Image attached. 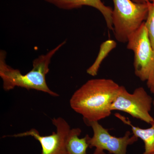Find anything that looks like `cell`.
Returning <instances> with one entry per match:
<instances>
[{
    "label": "cell",
    "instance_id": "14",
    "mask_svg": "<svg viewBox=\"0 0 154 154\" xmlns=\"http://www.w3.org/2000/svg\"><path fill=\"white\" fill-rule=\"evenodd\" d=\"M133 2L137 3H146L152 2L154 0H132Z\"/></svg>",
    "mask_w": 154,
    "mask_h": 154
},
{
    "label": "cell",
    "instance_id": "16",
    "mask_svg": "<svg viewBox=\"0 0 154 154\" xmlns=\"http://www.w3.org/2000/svg\"><path fill=\"white\" fill-rule=\"evenodd\" d=\"M153 106L154 107V99L153 100Z\"/></svg>",
    "mask_w": 154,
    "mask_h": 154
},
{
    "label": "cell",
    "instance_id": "2",
    "mask_svg": "<svg viewBox=\"0 0 154 154\" xmlns=\"http://www.w3.org/2000/svg\"><path fill=\"white\" fill-rule=\"evenodd\" d=\"M66 40L46 54L39 56L33 62V68L26 74L23 75L18 69L11 67L6 63L7 53L5 51H0V77L3 81L5 91H10L16 87L28 90H35L47 93L54 97L59 95L50 90L46 81V76L49 72L51 58L66 43Z\"/></svg>",
    "mask_w": 154,
    "mask_h": 154
},
{
    "label": "cell",
    "instance_id": "5",
    "mask_svg": "<svg viewBox=\"0 0 154 154\" xmlns=\"http://www.w3.org/2000/svg\"><path fill=\"white\" fill-rule=\"evenodd\" d=\"M153 100L143 87L136 88L131 94L124 86H120L111 109L112 111L125 112L134 118L152 125L154 123V119L150 112Z\"/></svg>",
    "mask_w": 154,
    "mask_h": 154
},
{
    "label": "cell",
    "instance_id": "1",
    "mask_svg": "<svg viewBox=\"0 0 154 154\" xmlns=\"http://www.w3.org/2000/svg\"><path fill=\"white\" fill-rule=\"evenodd\" d=\"M120 86L110 79L89 80L74 93L70 105L82 116L84 122L98 121L109 117Z\"/></svg>",
    "mask_w": 154,
    "mask_h": 154
},
{
    "label": "cell",
    "instance_id": "3",
    "mask_svg": "<svg viewBox=\"0 0 154 154\" xmlns=\"http://www.w3.org/2000/svg\"><path fill=\"white\" fill-rule=\"evenodd\" d=\"M113 31L116 40L127 42L130 35L145 22L149 12L148 3H137L132 0H113Z\"/></svg>",
    "mask_w": 154,
    "mask_h": 154
},
{
    "label": "cell",
    "instance_id": "9",
    "mask_svg": "<svg viewBox=\"0 0 154 154\" xmlns=\"http://www.w3.org/2000/svg\"><path fill=\"white\" fill-rule=\"evenodd\" d=\"M114 115L124 124L130 126L133 134L143 140L145 146L143 154H149L154 152V123L149 128L144 129L134 125L129 119L124 116L118 113H115Z\"/></svg>",
    "mask_w": 154,
    "mask_h": 154
},
{
    "label": "cell",
    "instance_id": "6",
    "mask_svg": "<svg viewBox=\"0 0 154 154\" xmlns=\"http://www.w3.org/2000/svg\"><path fill=\"white\" fill-rule=\"evenodd\" d=\"M88 126L91 127L94 132L92 137L88 140L89 148L95 147L93 154H106L107 151L111 154H127L128 146L136 142L138 138L128 131L122 137H116L110 134L108 130L103 127L98 121L85 122Z\"/></svg>",
    "mask_w": 154,
    "mask_h": 154
},
{
    "label": "cell",
    "instance_id": "15",
    "mask_svg": "<svg viewBox=\"0 0 154 154\" xmlns=\"http://www.w3.org/2000/svg\"><path fill=\"white\" fill-rule=\"evenodd\" d=\"M147 154H154V152H153L151 153Z\"/></svg>",
    "mask_w": 154,
    "mask_h": 154
},
{
    "label": "cell",
    "instance_id": "4",
    "mask_svg": "<svg viewBox=\"0 0 154 154\" xmlns=\"http://www.w3.org/2000/svg\"><path fill=\"white\" fill-rule=\"evenodd\" d=\"M127 48L134 53V74L143 82H148L154 75V51L145 22L130 35Z\"/></svg>",
    "mask_w": 154,
    "mask_h": 154
},
{
    "label": "cell",
    "instance_id": "11",
    "mask_svg": "<svg viewBox=\"0 0 154 154\" xmlns=\"http://www.w3.org/2000/svg\"><path fill=\"white\" fill-rule=\"evenodd\" d=\"M116 46V42L113 40L108 39L103 42L100 45L99 53L95 61L87 70V73L93 77L97 75L102 62Z\"/></svg>",
    "mask_w": 154,
    "mask_h": 154
},
{
    "label": "cell",
    "instance_id": "10",
    "mask_svg": "<svg viewBox=\"0 0 154 154\" xmlns=\"http://www.w3.org/2000/svg\"><path fill=\"white\" fill-rule=\"evenodd\" d=\"M82 130L79 128H72L69 132L66 141V150L68 154H88L87 150L89 148L88 140L90 136L86 135L80 138Z\"/></svg>",
    "mask_w": 154,
    "mask_h": 154
},
{
    "label": "cell",
    "instance_id": "13",
    "mask_svg": "<svg viewBox=\"0 0 154 154\" xmlns=\"http://www.w3.org/2000/svg\"><path fill=\"white\" fill-rule=\"evenodd\" d=\"M147 85L149 90L154 96V75L149 81L147 82Z\"/></svg>",
    "mask_w": 154,
    "mask_h": 154
},
{
    "label": "cell",
    "instance_id": "12",
    "mask_svg": "<svg viewBox=\"0 0 154 154\" xmlns=\"http://www.w3.org/2000/svg\"><path fill=\"white\" fill-rule=\"evenodd\" d=\"M149 12L145 23L154 51V1L148 2Z\"/></svg>",
    "mask_w": 154,
    "mask_h": 154
},
{
    "label": "cell",
    "instance_id": "7",
    "mask_svg": "<svg viewBox=\"0 0 154 154\" xmlns=\"http://www.w3.org/2000/svg\"><path fill=\"white\" fill-rule=\"evenodd\" d=\"M53 124L56 128V131L48 136H42L36 129L12 135L5 136L3 137H22L31 136L38 141L41 146V154H68L66 141L69 132L71 129L68 123L61 117L52 119Z\"/></svg>",
    "mask_w": 154,
    "mask_h": 154
},
{
    "label": "cell",
    "instance_id": "8",
    "mask_svg": "<svg viewBox=\"0 0 154 154\" xmlns=\"http://www.w3.org/2000/svg\"><path fill=\"white\" fill-rule=\"evenodd\" d=\"M58 8L71 10L80 8L83 6L92 7L99 11L104 17L107 28L113 31L112 23L113 9L105 5L102 0H44Z\"/></svg>",
    "mask_w": 154,
    "mask_h": 154
}]
</instances>
